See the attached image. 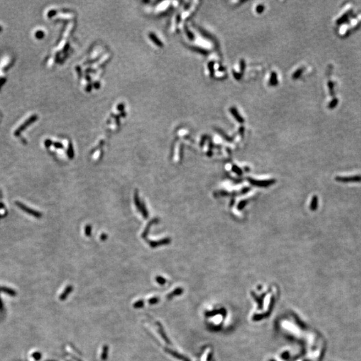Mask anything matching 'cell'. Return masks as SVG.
Segmentation results:
<instances>
[{
    "label": "cell",
    "mask_w": 361,
    "mask_h": 361,
    "mask_svg": "<svg viewBox=\"0 0 361 361\" xmlns=\"http://www.w3.org/2000/svg\"><path fill=\"white\" fill-rule=\"evenodd\" d=\"M16 205H17V206L18 207L20 208L21 209V210H23L24 212L28 213V214H30L31 215H33L34 217H35V218H41L42 215L41 213H39L38 211H36L35 210H33V209H30V207H27L26 205H25L22 203H20V202H19V201H16Z\"/></svg>",
    "instance_id": "3957f363"
},
{
    "label": "cell",
    "mask_w": 361,
    "mask_h": 361,
    "mask_svg": "<svg viewBox=\"0 0 361 361\" xmlns=\"http://www.w3.org/2000/svg\"><path fill=\"white\" fill-rule=\"evenodd\" d=\"M157 281L158 284H161V285H163L165 283V280L162 278V277H158L157 279Z\"/></svg>",
    "instance_id": "8fae6325"
},
{
    "label": "cell",
    "mask_w": 361,
    "mask_h": 361,
    "mask_svg": "<svg viewBox=\"0 0 361 361\" xmlns=\"http://www.w3.org/2000/svg\"><path fill=\"white\" fill-rule=\"evenodd\" d=\"M3 207H4V205H3V204L2 203H0V208H2Z\"/></svg>",
    "instance_id": "4fadbf2b"
},
{
    "label": "cell",
    "mask_w": 361,
    "mask_h": 361,
    "mask_svg": "<svg viewBox=\"0 0 361 361\" xmlns=\"http://www.w3.org/2000/svg\"><path fill=\"white\" fill-rule=\"evenodd\" d=\"M144 306V302L142 300H140L136 301L134 305H133V307L135 308H142V307Z\"/></svg>",
    "instance_id": "ba28073f"
},
{
    "label": "cell",
    "mask_w": 361,
    "mask_h": 361,
    "mask_svg": "<svg viewBox=\"0 0 361 361\" xmlns=\"http://www.w3.org/2000/svg\"><path fill=\"white\" fill-rule=\"evenodd\" d=\"M158 301H159V298L158 297H153L148 300V302H149L150 304H155L158 303Z\"/></svg>",
    "instance_id": "9c48e42d"
},
{
    "label": "cell",
    "mask_w": 361,
    "mask_h": 361,
    "mask_svg": "<svg viewBox=\"0 0 361 361\" xmlns=\"http://www.w3.org/2000/svg\"><path fill=\"white\" fill-rule=\"evenodd\" d=\"M335 30L342 38L351 35L361 28V9L354 3L343 4L334 22Z\"/></svg>",
    "instance_id": "6da1fadb"
},
{
    "label": "cell",
    "mask_w": 361,
    "mask_h": 361,
    "mask_svg": "<svg viewBox=\"0 0 361 361\" xmlns=\"http://www.w3.org/2000/svg\"><path fill=\"white\" fill-rule=\"evenodd\" d=\"M50 143H51V141H50V140H47L45 142V144H46V147H49V146L50 145Z\"/></svg>",
    "instance_id": "7c38bea8"
},
{
    "label": "cell",
    "mask_w": 361,
    "mask_h": 361,
    "mask_svg": "<svg viewBox=\"0 0 361 361\" xmlns=\"http://www.w3.org/2000/svg\"><path fill=\"white\" fill-rule=\"evenodd\" d=\"M0 30H1V28H0Z\"/></svg>",
    "instance_id": "5bb4252c"
},
{
    "label": "cell",
    "mask_w": 361,
    "mask_h": 361,
    "mask_svg": "<svg viewBox=\"0 0 361 361\" xmlns=\"http://www.w3.org/2000/svg\"><path fill=\"white\" fill-rule=\"evenodd\" d=\"M157 325H158V333H159V334H161V337L162 338V339H163V340H164V341H165L166 342L168 343V344H169V343H170V342H169V341L168 338L167 337V335H166V334H165V333H164L163 328H162V326H161V324H160L158 323V322H157Z\"/></svg>",
    "instance_id": "5b68a950"
},
{
    "label": "cell",
    "mask_w": 361,
    "mask_h": 361,
    "mask_svg": "<svg viewBox=\"0 0 361 361\" xmlns=\"http://www.w3.org/2000/svg\"><path fill=\"white\" fill-rule=\"evenodd\" d=\"M71 291H72V287H71V286L68 287V288H66V291H65V292H64V293L62 294V296H61V298H62V299H64V298H66V297L67 296L68 294V293H70V292Z\"/></svg>",
    "instance_id": "30bf717a"
},
{
    "label": "cell",
    "mask_w": 361,
    "mask_h": 361,
    "mask_svg": "<svg viewBox=\"0 0 361 361\" xmlns=\"http://www.w3.org/2000/svg\"><path fill=\"white\" fill-rule=\"evenodd\" d=\"M180 292H181V290H180V289H177V290H174V291H173V292H171V293L167 295V298L168 299H171V298H172L173 296H174L179 295V294H180Z\"/></svg>",
    "instance_id": "52a82bcc"
},
{
    "label": "cell",
    "mask_w": 361,
    "mask_h": 361,
    "mask_svg": "<svg viewBox=\"0 0 361 361\" xmlns=\"http://www.w3.org/2000/svg\"><path fill=\"white\" fill-rule=\"evenodd\" d=\"M336 180L338 182L348 183H360L361 182V175H353L349 177H336Z\"/></svg>",
    "instance_id": "7a4b0ae2"
},
{
    "label": "cell",
    "mask_w": 361,
    "mask_h": 361,
    "mask_svg": "<svg viewBox=\"0 0 361 361\" xmlns=\"http://www.w3.org/2000/svg\"><path fill=\"white\" fill-rule=\"evenodd\" d=\"M108 346H104L102 351V355H101V359L103 360H105L108 356Z\"/></svg>",
    "instance_id": "8992f818"
},
{
    "label": "cell",
    "mask_w": 361,
    "mask_h": 361,
    "mask_svg": "<svg viewBox=\"0 0 361 361\" xmlns=\"http://www.w3.org/2000/svg\"><path fill=\"white\" fill-rule=\"evenodd\" d=\"M36 118H37V117L35 116V115H34V116L31 117L30 118L28 119V121H26V122H24V124H23L22 125H21L20 126V127L18 128V129L17 130V131H15V132H14V135H15V136H18V135H19L20 134L21 132H22L24 131V130L27 127V126H28L30 124H32V122H34L36 120Z\"/></svg>",
    "instance_id": "277c9868"
}]
</instances>
